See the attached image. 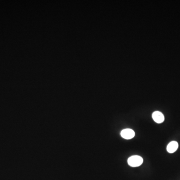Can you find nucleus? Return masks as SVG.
Masks as SVG:
<instances>
[{
  "label": "nucleus",
  "instance_id": "2",
  "mask_svg": "<svg viewBox=\"0 0 180 180\" xmlns=\"http://www.w3.org/2000/svg\"><path fill=\"white\" fill-rule=\"evenodd\" d=\"M121 135L125 139L129 140L133 138L135 135L134 131L130 129H126L121 131Z\"/></svg>",
  "mask_w": 180,
  "mask_h": 180
},
{
  "label": "nucleus",
  "instance_id": "3",
  "mask_svg": "<svg viewBox=\"0 0 180 180\" xmlns=\"http://www.w3.org/2000/svg\"><path fill=\"white\" fill-rule=\"evenodd\" d=\"M153 120L157 123H162L165 120L164 115L159 111H155L152 114Z\"/></svg>",
  "mask_w": 180,
  "mask_h": 180
},
{
  "label": "nucleus",
  "instance_id": "1",
  "mask_svg": "<svg viewBox=\"0 0 180 180\" xmlns=\"http://www.w3.org/2000/svg\"><path fill=\"white\" fill-rule=\"evenodd\" d=\"M143 162V159L139 156H133L130 157L128 160L129 165L132 167H137L142 165Z\"/></svg>",
  "mask_w": 180,
  "mask_h": 180
},
{
  "label": "nucleus",
  "instance_id": "4",
  "mask_svg": "<svg viewBox=\"0 0 180 180\" xmlns=\"http://www.w3.org/2000/svg\"><path fill=\"white\" fill-rule=\"evenodd\" d=\"M178 143L176 141L171 142L167 146V150L169 153H173L176 152L178 148Z\"/></svg>",
  "mask_w": 180,
  "mask_h": 180
}]
</instances>
